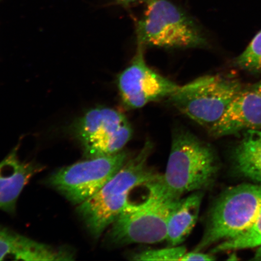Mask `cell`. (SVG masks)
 <instances>
[{
  "mask_svg": "<svg viewBox=\"0 0 261 261\" xmlns=\"http://www.w3.org/2000/svg\"><path fill=\"white\" fill-rule=\"evenodd\" d=\"M151 151L152 145L146 143L99 191L78 206V214L94 238H99L121 213L134 189L158 177L148 165Z\"/></svg>",
  "mask_w": 261,
  "mask_h": 261,
  "instance_id": "obj_1",
  "label": "cell"
},
{
  "mask_svg": "<svg viewBox=\"0 0 261 261\" xmlns=\"http://www.w3.org/2000/svg\"><path fill=\"white\" fill-rule=\"evenodd\" d=\"M217 169L211 147L189 130L178 128L173 133L165 173L158 180L166 195L178 200L185 194L210 187Z\"/></svg>",
  "mask_w": 261,
  "mask_h": 261,
  "instance_id": "obj_2",
  "label": "cell"
},
{
  "mask_svg": "<svg viewBox=\"0 0 261 261\" xmlns=\"http://www.w3.org/2000/svg\"><path fill=\"white\" fill-rule=\"evenodd\" d=\"M159 175L145 186L148 190L146 200L139 203L129 202L111 225L109 242L123 246L156 244L166 240L169 215L178 200L165 194L158 180Z\"/></svg>",
  "mask_w": 261,
  "mask_h": 261,
  "instance_id": "obj_3",
  "label": "cell"
},
{
  "mask_svg": "<svg viewBox=\"0 0 261 261\" xmlns=\"http://www.w3.org/2000/svg\"><path fill=\"white\" fill-rule=\"evenodd\" d=\"M261 212V185L242 184L222 194L212 207L203 236L194 251L231 239L249 229Z\"/></svg>",
  "mask_w": 261,
  "mask_h": 261,
  "instance_id": "obj_4",
  "label": "cell"
},
{
  "mask_svg": "<svg viewBox=\"0 0 261 261\" xmlns=\"http://www.w3.org/2000/svg\"><path fill=\"white\" fill-rule=\"evenodd\" d=\"M241 90V84L233 78L206 75L179 86L169 99L179 112L211 135Z\"/></svg>",
  "mask_w": 261,
  "mask_h": 261,
  "instance_id": "obj_5",
  "label": "cell"
},
{
  "mask_svg": "<svg viewBox=\"0 0 261 261\" xmlns=\"http://www.w3.org/2000/svg\"><path fill=\"white\" fill-rule=\"evenodd\" d=\"M137 28L139 45L203 48L207 38L190 16L168 0H151Z\"/></svg>",
  "mask_w": 261,
  "mask_h": 261,
  "instance_id": "obj_6",
  "label": "cell"
},
{
  "mask_svg": "<svg viewBox=\"0 0 261 261\" xmlns=\"http://www.w3.org/2000/svg\"><path fill=\"white\" fill-rule=\"evenodd\" d=\"M127 160L128 155L122 151L115 155L87 159L59 169L48 182L71 203L80 205L99 191Z\"/></svg>",
  "mask_w": 261,
  "mask_h": 261,
  "instance_id": "obj_7",
  "label": "cell"
},
{
  "mask_svg": "<svg viewBox=\"0 0 261 261\" xmlns=\"http://www.w3.org/2000/svg\"><path fill=\"white\" fill-rule=\"evenodd\" d=\"M143 48L139 45L132 63L117 78L120 97L129 109H140L150 102L170 97L179 87L148 66Z\"/></svg>",
  "mask_w": 261,
  "mask_h": 261,
  "instance_id": "obj_8",
  "label": "cell"
},
{
  "mask_svg": "<svg viewBox=\"0 0 261 261\" xmlns=\"http://www.w3.org/2000/svg\"><path fill=\"white\" fill-rule=\"evenodd\" d=\"M254 129H261V96L253 90H242L231 101L211 135L221 138Z\"/></svg>",
  "mask_w": 261,
  "mask_h": 261,
  "instance_id": "obj_9",
  "label": "cell"
},
{
  "mask_svg": "<svg viewBox=\"0 0 261 261\" xmlns=\"http://www.w3.org/2000/svg\"><path fill=\"white\" fill-rule=\"evenodd\" d=\"M74 256L67 248L38 243L0 226V260H72Z\"/></svg>",
  "mask_w": 261,
  "mask_h": 261,
  "instance_id": "obj_10",
  "label": "cell"
},
{
  "mask_svg": "<svg viewBox=\"0 0 261 261\" xmlns=\"http://www.w3.org/2000/svg\"><path fill=\"white\" fill-rule=\"evenodd\" d=\"M44 167L34 162L21 161L18 147L0 162V210L14 213L18 199L31 179Z\"/></svg>",
  "mask_w": 261,
  "mask_h": 261,
  "instance_id": "obj_11",
  "label": "cell"
},
{
  "mask_svg": "<svg viewBox=\"0 0 261 261\" xmlns=\"http://www.w3.org/2000/svg\"><path fill=\"white\" fill-rule=\"evenodd\" d=\"M128 122L119 111L97 107L88 111L74 123L73 132L84 146L108 138Z\"/></svg>",
  "mask_w": 261,
  "mask_h": 261,
  "instance_id": "obj_12",
  "label": "cell"
},
{
  "mask_svg": "<svg viewBox=\"0 0 261 261\" xmlns=\"http://www.w3.org/2000/svg\"><path fill=\"white\" fill-rule=\"evenodd\" d=\"M203 197V191H196L176 201L168 219L166 240L169 246H179L193 230Z\"/></svg>",
  "mask_w": 261,
  "mask_h": 261,
  "instance_id": "obj_13",
  "label": "cell"
},
{
  "mask_svg": "<svg viewBox=\"0 0 261 261\" xmlns=\"http://www.w3.org/2000/svg\"><path fill=\"white\" fill-rule=\"evenodd\" d=\"M237 171L244 177L261 185V130H247L234 151Z\"/></svg>",
  "mask_w": 261,
  "mask_h": 261,
  "instance_id": "obj_14",
  "label": "cell"
},
{
  "mask_svg": "<svg viewBox=\"0 0 261 261\" xmlns=\"http://www.w3.org/2000/svg\"><path fill=\"white\" fill-rule=\"evenodd\" d=\"M132 135V127L128 122L108 138L83 146L84 155L87 159L115 155L122 151Z\"/></svg>",
  "mask_w": 261,
  "mask_h": 261,
  "instance_id": "obj_15",
  "label": "cell"
},
{
  "mask_svg": "<svg viewBox=\"0 0 261 261\" xmlns=\"http://www.w3.org/2000/svg\"><path fill=\"white\" fill-rule=\"evenodd\" d=\"M261 245V212L254 223L249 229L236 237L217 245L213 253L228 252L257 248Z\"/></svg>",
  "mask_w": 261,
  "mask_h": 261,
  "instance_id": "obj_16",
  "label": "cell"
},
{
  "mask_svg": "<svg viewBox=\"0 0 261 261\" xmlns=\"http://www.w3.org/2000/svg\"><path fill=\"white\" fill-rule=\"evenodd\" d=\"M234 64L241 69L251 72L261 71V30L253 38L246 50L237 57Z\"/></svg>",
  "mask_w": 261,
  "mask_h": 261,
  "instance_id": "obj_17",
  "label": "cell"
},
{
  "mask_svg": "<svg viewBox=\"0 0 261 261\" xmlns=\"http://www.w3.org/2000/svg\"><path fill=\"white\" fill-rule=\"evenodd\" d=\"M185 247L171 246L165 249L143 251L133 256L136 260H181L187 253Z\"/></svg>",
  "mask_w": 261,
  "mask_h": 261,
  "instance_id": "obj_18",
  "label": "cell"
},
{
  "mask_svg": "<svg viewBox=\"0 0 261 261\" xmlns=\"http://www.w3.org/2000/svg\"><path fill=\"white\" fill-rule=\"evenodd\" d=\"M213 255L205 254L201 252H187L182 256L181 260H215Z\"/></svg>",
  "mask_w": 261,
  "mask_h": 261,
  "instance_id": "obj_19",
  "label": "cell"
},
{
  "mask_svg": "<svg viewBox=\"0 0 261 261\" xmlns=\"http://www.w3.org/2000/svg\"><path fill=\"white\" fill-rule=\"evenodd\" d=\"M115 2L116 4L124 6V7H130V6H135L142 3H148L151 0H112Z\"/></svg>",
  "mask_w": 261,
  "mask_h": 261,
  "instance_id": "obj_20",
  "label": "cell"
},
{
  "mask_svg": "<svg viewBox=\"0 0 261 261\" xmlns=\"http://www.w3.org/2000/svg\"><path fill=\"white\" fill-rule=\"evenodd\" d=\"M253 260H261V245L257 248L256 252L254 254Z\"/></svg>",
  "mask_w": 261,
  "mask_h": 261,
  "instance_id": "obj_21",
  "label": "cell"
},
{
  "mask_svg": "<svg viewBox=\"0 0 261 261\" xmlns=\"http://www.w3.org/2000/svg\"><path fill=\"white\" fill-rule=\"evenodd\" d=\"M252 90L255 91L256 93L259 94V95L261 96V81H260L259 83L254 85V86L252 87Z\"/></svg>",
  "mask_w": 261,
  "mask_h": 261,
  "instance_id": "obj_22",
  "label": "cell"
}]
</instances>
